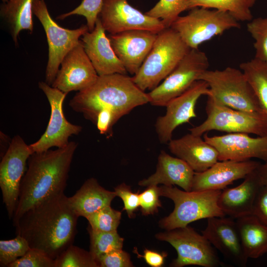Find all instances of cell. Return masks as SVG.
<instances>
[{"label": "cell", "mask_w": 267, "mask_h": 267, "mask_svg": "<svg viewBox=\"0 0 267 267\" xmlns=\"http://www.w3.org/2000/svg\"><path fill=\"white\" fill-rule=\"evenodd\" d=\"M79 217L63 192L30 209L13 226L30 248L54 260L73 244Z\"/></svg>", "instance_id": "cell-1"}, {"label": "cell", "mask_w": 267, "mask_h": 267, "mask_svg": "<svg viewBox=\"0 0 267 267\" xmlns=\"http://www.w3.org/2000/svg\"><path fill=\"white\" fill-rule=\"evenodd\" d=\"M77 146L71 141L65 147L31 154L21 181L13 225L30 209L64 192Z\"/></svg>", "instance_id": "cell-2"}, {"label": "cell", "mask_w": 267, "mask_h": 267, "mask_svg": "<svg viewBox=\"0 0 267 267\" xmlns=\"http://www.w3.org/2000/svg\"><path fill=\"white\" fill-rule=\"evenodd\" d=\"M149 102L147 93L141 90L132 77L116 73L98 76L91 86L78 91L69 105L94 124L97 114L102 109L111 110L121 118Z\"/></svg>", "instance_id": "cell-3"}, {"label": "cell", "mask_w": 267, "mask_h": 267, "mask_svg": "<svg viewBox=\"0 0 267 267\" xmlns=\"http://www.w3.org/2000/svg\"><path fill=\"white\" fill-rule=\"evenodd\" d=\"M191 49L174 29L166 28L157 34L148 55L132 77L142 91L157 87L176 67Z\"/></svg>", "instance_id": "cell-4"}, {"label": "cell", "mask_w": 267, "mask_h": 267, "mask_svg": "<svg viewBox=\"0 0 267 267\" xmlns=\"http://www.w3.org/2000/svg\"><path fill=\"white\" fill-rule=\"evenodd\" d=\"M221 190L187 191L175 186L159 187L160 196L171 199L175 204L173 212L160 220V226L170 230L199 220L225 216L218 204Z\"/></svg>", "instance_id": "cell-5"}, {"label": "cell", "mask_w": 267, "mask_h": 267, "mask_svg": "<svg viewBox=\"0 0 267 267\" xmlns=\"http://www.w3.org/2000/svg\"><path fill=\"white\" fill-rule=\"evenodd\" d=\"M198 80L208 84L210 94L207 96L215 103L266 118L253 89L241 70L231 67L222 70H207Z\"/></svg>", "instance_id": "cell-6"}, {"label": "cell", "mask_w": 267, "mask_h": 267, "mask_svg": "<svg viewBox=\"0 0 267 267\" xmlns=\"http://www.w3.org/2000/svg\"><path fill=\"white\" fill-rule=\"evenodd\" d=\"M236 19L226 12L203 7L191 9L184 16H179L171 28L176 31L190 49L232 28H239Z\"/></svg>", "instance_id": "cell-7"}, {"label": "cell", "mask_w": 267, "mask_h": 267, "mask_svg": "<svg viewBox=\"0 0 267 267\" xmlns=\"http://www.w3.org/2000/svg\"><path fill=\"white\" fill-rule=\"evenodd\" d=\"M32 11L43 25L46 34L48 58L45 70V82L51 86L63 59L78 44L80 38L89 31V29L87 25H82L75 29L60 26L51 17L44 0H34Z\"/></svg>", "instance_id": "cell-8"}, {"label": "cell", "mask_w": 267, "mask_h": 267, "mask_svg": "<svg viewBox=\"0 0 267 267\" xmlns=\"http://www.w3.org/2000/svg\"><path fill=\"white\" fill-rule=\"evenodd\" d=\"M206 112V119L199 125L189 129L190 133L201 136L207 132L218 131L267 135V119L264 116L218 104L208 97Z\"/></svg>", "instance_id": "cell-9"}, {"label": "cell", "mask_w": 267, "mask_h": 267, "mask_svg": "<svg viewBox=\"0 0 267 267\" xmlns=\"http://www.w3.org/2000/svg\"><path fill=\"white\" fill-rule=\"evenodd\" d=\"M156 238L170 243L176 250L177 257L171 264L173 267L196 265L216 267L220 260L208 239L189 226L157 233Z\"/></svg>", "instance_id": "cell-10"}, {"label": "cell", "mask_w": 267, "mask_h": 267, "mask_svg": "<svg viewBox=\"0 0 267 267\" xmlns=\"http://www.w3.org/2000/svg\"><path fill=\"white\" fill-rule=\"evenodd\" d=\"M209 67L206 53L198 49H191L163 81L147 93L149 103L154 106H166L198 81Z\"/></svg>", "instance_id": "cell-11"}, {"label": "cell", "mask_w": 267, "mask_h": 267, "mask_svg": "<svg viewBox=\"0 0 267 267\" xmlns=\"http://www.w3.org/2000/svg\"><path fill=\"white\" fill-rule=\"evenodd\" d=\"M19 135L10 141L0 163V187L8 217L12 219L18 202L20 185L27 170V162L33 153Z\"/></svg>", "instance_id": "cell-12"}, {"label": "cell", "mask_w": 267, "mask_h": 267, "mask_svg": "<svg viewBox=\"0 0 267 267\" xmlns=\"http://www.w3.org/2000/svg\"><path fill=\"white\" fill-rule=\"evenodd\" d=\"M39 87L48 99L51 113L45 132L37 141L30 145L34 153L44 152L53 147H65L70 142L69 137L79 134L82 130L81 126L71 123L64 116L63 103L67 93L44 82H39Z\"/></svg>", "instance_id": "cell-13"}, {"label": "cell", "mask_w": 267, "mask_h": 267, "mask_svg": "<svg viewBox=\"0 0 267 267\" xmlns=\"http://www.w3.org/2000/svg\"><path fill=\"white\" fill-rule=\"evenodd\" d=\"M98 17L105 30L111 35L132 30L158 33L166 28L161 20L142 13L128 0H103Z\"/></svg>", "instance_id": "cell-14"}, {"label": "cell", "mask_w": 267, "mask_h": 267, "mask_svg": "<svg viewBox=\"0 0 267 267\" xmlns=\"http://www.w3.org/2000/svg\"><path fill=\"white\" fill-rule=\"evenodd\" d=\"M209 94L208 84L198 80L184 93L170 100L166 105V114L158 117L155 124L160 142L168 143L176 128L195 118V109L198 100L201 96Z\"/></svg>", "instance_id": "cell-15"}, {"label": "cell", "mask_w": 267, "mask_h": 267, "mask_svg": "<svg viewBox=\"0 0 267 267\" xmlns=\"http://www.w3.org/2000/svg\"><path fill=\"white\" fill-rule=\"evenodd\" d=\"M98 77L80 41L63 59L51 86L67 94L80 91L91 86Z\"/></svg>", "instance_id": "cell-16"}, {"label": "cell", "mask_w": 267, "mask_h": 267, "mask_svg": "<svg viewBox=\"0 0 267 267\" xmlns=\"http://www.w3.org/2000/svg\"><path fill=\"white\" fill-rule=\"evenodd\" d=\"M203 138L216 149L219 161L257 158L267 161V135L253 137L248 134L238 133L210 136L205 133Z\"/></svg>", "instance_id": "cell-17"}, {"label": "cell", "mask_w": 267, "mask_h": 267, "mask_svg": "<svg viewBox=\"0 0 267 267\" xmlns=\"http://www.w3.org/2000/svg\"><path fill=\"white\" fill-rule=\"evenodd\" d=\"M158 33L132 30L111 35V46L128 73L134 75L149 53Z\"/></svg>", "instance_id": "cell-18"}, {"label": "cell", "mask_w": 267, "mask_h": 267, "mask_svg": "<svg viewBox=\"0 0 267 267\" xmlns=\"http://www.w3.org/2000/svg\"><path fill=\"white\" fill-rule=\"evenodd\" d=\"M202 233L225 258L236 265L246 266L248 259L233 218L225 216L208 218L206 227Z\"/></svg>", "instance_id": "cell-19"}, {"label": "cell", "mask_w": 267, "mask_h": 267, "mask_svg": "<svg viewBox=\"0 0 267 267\" xmlns=\"http://www.w3.org/2000/svg\"><path fill=\"white\" fill-rule=\"evenodd\" d=\"M260 164L251 160L218 161L206 171L195 173L191 191L222 190L234 181L244 178Z\"/></svg>", "instance_id": "cell-20"}, {"label": "cell", "mask_w": 267, "mask_h": 267, "mask_svg": "<svg viewBox=\"0 0 267 267\" xmlns=\"http://www.w3.org/2000/svg\"><path fill=\"white\" fill-rule=\"evenodd\" d=\"M105 31L98 17L94 29L82 36L84 50L98 76L127 75L128 72L116 55Z\"/></svg>", "instance_id": "cell-21"}, {"label": "cell", "mask_w": 267, "mask_h": 267, "mask_svg": "<svg viewBox=\"0 0 267 267\" xmlns=\"http://www.w3.org/2000/svg\"><path fill=\"white\" fill-rule=\"evenodd\" d=\"M170 152L185 161L196 173L206 171L219 161L216 149L201 138L187 134L168 143Z\"/></svg>", "instance_id": "cell-22"}, {"label": "cell", "mask_w": 267, "mask_h": 267, "mask_svg": "<svg viewBox=\"0 0 267 267\" xmlns=\"http://www.w3.org/2000/svg\"><path fill=\"white\" fill-rule=\"evenodd\" d=\"M244 179L237 186L221 190L218 204L225 216L238 219L252 215L256 196L262 185L255 170Z\"/></svg>", "instance_id": "cell-23"}, {"label": "cell", "mask_w": 267, "mask_h": 267, "mask_svg": "<svg viewBox=\"0 0 267 267\" xmlns=\"http://www.w3.org/2000/svg\"><path fill=\"white\" fill-rule=\"evenodd\" d=\"M195 172L183 160L173 157L162 150L158 157L155 172L146 178L139 181L141 186L157 185H178L183 190H192Z\"/></svg>", "instance_id": "cell-24"}, {"label": "cell", "mask_w": 267, "mask_h": 267, "mask_svg": "<svg viewBox=\"0 0 267 267\" xmlns=\"http://www.w3.org/2000/svg\"><path fill=\"white\" fill-rule=\"evenodd\" d=\"M116 196L115 191H109L96 179H88L72 196L68 197L69 204L80 217L87 218L99 210L111 205Z\"/></svg>", "instance_id": "cell-25"}, {"label": "cell", "mask_w": 267, "mask_h": 267, "mask_svg": "<svg viewBox=\"0 0 267 267\" xmlns=\"http://www.w3.org/2000/svg\"><path fill=\"white\" fill-rule=\"evenodd\" d=\"M244 253L248 259H257L267 253V225L253 215L236 219Z\"/></svg>", "instance_id": "cell-26"}, {"label": "cell", "mask_w": 267, "mask_h": 267, "mask_svg": "<svg viewBox=\"0 0 267 267\" xmlns=\"http://www.w3.org/2000/svg\"><path fill=\"white\" fill-rule=\"evenodd\" d=\"M34 0H8L0 5V14L9 27L14 42L17 44L19 33L34 29L32 5Z\"/></svg>", "instance_id": "cell-27"}, {"label": "cell", "mask_w": 267, "mask_h": 267, "mask_svg": "<svg viewBox=\"0 0 267 267\" xmlns=\"http://www.w3.org/2000/svg\"><path fill=\"white\" fill-rule=\"evenodd\" d=\"M256 0H185V10L196 7L213 8L226 12L238 21L253 19L251 8Z\"/></svg>", "instance_id": "cell-28"}, {"label": "cell", "mask_w": 267, "mask_h": 267, "mask_svg": "<svg viewBox=\"0 0 267 267\" xmlns=\"http://www.w3.org/2000/svg\"><path fill=\"white\" fill-rule=\"evenodd\" d=\"M251 86L267 119V64L256 58L239 65Z\"/></svg>", "instance_id": "cell-29"}, {"label": "cell", "mask_w": 267, "mask_h": 267, "mask_svg": "<svg viewBox=\"0 0 267 267\" xmlns=\"http://www.w3.org/2000/svg\"><path fill=\"white\" fill-rule=\"evenodd\" d=\"M88 231L90 240L89 252L96 262L99 257L107 253L122 249L124 238L119 235L117 230L100 231L88 226Z\"/></svg>", "instance_id": "cell-30"}, {"label": "cell", "mask_w": 267, "mask_h": 267, "mask_svg": "<svg viewBox=\"0 0 267 267\" xmlns=\"http://www.w3.org/2000/svg\"><path fill=\"white\" fill-rule=\"evenodd\" d=\"M54 267H98L90 252L73 244L56 259Z\"/></svg>", "instance_id": "cell-31"}, {"label": "cell", "mask_w": 267, "mask_h": 267, "mask_svg": "<svg viewBox=\"0 0 267 267\" xmlns=\"http://www.w3.org/2000/svg\"><path fill=\"white\" fill-rule=\"evenodd\" d=\"M184 10H186L185 0H159L145 13L161 20L166 28H170L180 13Z\"/></svg>", "instance_id": "cell-32"}, {"label": "cell", "mask_w": 267, "mask_h": 267, "mask_svg": "<svg viewBox=\"0 0 267 267\" xmlns=\"http://www.w3.org/2000/svg\"><path fill=\"white\" fill-rule=\"evenodd\" d=\"M122 213L106 206L88 216L86 219L91 229L100 231H117L120 223Z\"/></svg>", "instance_id": "cell-33"}, {"label": "cell", "mask_w": 267, "mask_h": 267, "mask_svg": "<svg viewBox=\"0 0 267 267\" xmlns=\"http://www.w3.org/2000/svg\"><path fill=\"white\" fill-rule=\"evenodd\" d=\"M247 28L255 40L254 58L267 64V17L252 19L247 23Z\"/></svg>", "instance_id": "cell-34"}, {"label": "cell", "mask_w": 267, "mask_h": 267, "mask_svg": "<svg viewBox=\"0 0 267 267\" xmlns=\"http://www.w3.org/2000/svg\"><path fill=\"white\" fill-rule=\"evenodd\" d=\"M26 239L19 235L10 240L0 241V266L9 265L23 256L30 249Z\"/></svg>", "instance_id": "cell-35"}, {"label": "cell", "mask_w": 267, "mask_h": 267, "mask_svg": "<svg viewBox=\"0 0 267 267\" xmlns=\"http://www.w3.org/2000/svg\"><path fill=\"white\" fill-rule=\"evenodd\" d=\"M103 5V0H83L81 4L72 10L59 15L57 18L63 20L74 15L84 16L89 32L94 28Z\"/></svg>", "instance_id": "cell-36"}, {"label": "cell", "mask_w": 267, "mask_h": 267, "mask_svg": "<svg viewBox=\"0 0 267 267\" xmlns=\"http://www.w3.org/2000/svg\"><path fill=\"white\" fill-rule=\"evenodd\" d=\"M8 267H54V260L43 251L31 248Z\"/></svg>", "instance_id": "cell-37"}, {"label": "cell", "mask_w": 267, "mask_h": 267, "mask_svg": "<svg viewBox=\"0 0 267 267\" xmlns=\"http://www.w3.org/2000/svg\"><path fill=\"white\" fill-rule=\"evenodd\" d=\"M159 196V187L157 185L148 186L139 194V207L143 215H153L158 212V208L162 206Z\"/></svg>", "instance_id": "cell-38"}, {"label": "cell", "mask_w": 267, "mask_h": 267, "mask_svg": "<svg viewBox=\"0 0 267 267\" xmlns=\"http://www.w3.org/2000/svg\"><path fill=\"white\" fill-rule=\"evenodd\" d=\"M116 196L119 197L124 203L125 210L130 218L134 217V212L139 207V193L133 192L129 185L122 183L114 188Z\"/></svg>", "instance_id": "cell-39"}, {"label": "cell", "mask_w": 267, "mask_h": 267, "mask_svg": "<svg viewBox=\"0 0 267 267\" xmlns=\"http://www.w3.org/2000/svg\"><path fill=\"white\" fill-rule=\"evenodd\" d=\"M96 262L98 267H132L134 265L130 255L122 249L113 250L99 257Z\"/></svg>", "instance_id": "cell-40"}, {"label": "cell", "mask_w": 267, "mask_h": 267, "mask_svg": "<svg viewBox=\"0 0 267 267\" xmlns=\"http://www.w3.org/2000/svg\"><path fill=\"white\" fill-rule=\"evenodd\" d=\"M119 119L120 117L114 111L102 109L97 114L94 124L101 134L109 137L112 134L113 125Z\"/></svg>", "instance_id": "cell-41"}, {"label": "cell", "mask_w": 267, "mask_h": 267, "mask_svg": "<svg viewBox=\"0 0 267 267\" xmlns=\"http://www.w3.org/2000/svg\"><path fill=\"white\" fill-rule=\"evenodd\" d=\"M252 215L267 225V185H262L256 196Z\"/></svg>", "instance_id": "cell-42"}, {"label": "cell", "mask_w": 267, "mask_h": 267, "mask_svg": "<svg viewBox=\"0 0 267 267\" xmlns=\"http://www.w3.org/2000/svg\"><path fill=\"white\" fill-rule=\"evenodd\" d=\"M143 255H139L136 251L138 257L143 258L145 262L152 267H161L167 257V253L165 252L160 253L154 250L145 249L143 251Z\"/></svg>", "instance_id": "cell-43"}, {"label": "cell", "mask_w": 267, "mask_h": 267, "mask_svg": "<svg viewBox=\"0 0 267 267\" xmlns=\"http://www.w3.org/2000/svg\"><path fill=\"white\" fill-rule=\"evenodd\" d=\"M255 172L262 185H267V161L261 163Z\"/></svg>", "instance_id": "cell-44"}, {"label": "cell", "mask_w": 267, "mask_h": 267, "mask_svg": "<svg viewBox=\"0 0 267 267\" xmlns=\"http://www.w3.org/2000/svg\"><path fill=\"white\" fill-rule=\"evenodd\" d=\"M3 3H5L8 1V0H1Z\"/></svg>", "instance_id": "cell-45"}]
</instances>
